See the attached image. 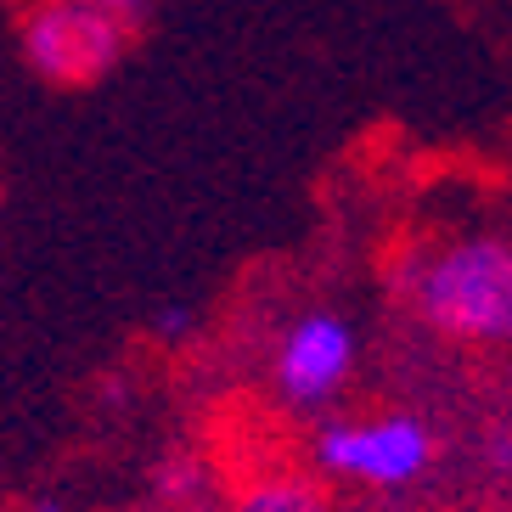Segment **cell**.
<instances>
[{"instance_id": "1", "label": "cell", "mask_w": 512, "mask_h": 512, "mask_svg": "<svg viewBox=\"0 0 512 512\" xmlns=\"http://www.w3.org/2000/svg\"><path fill=\"white\" fill-rule=\"evenodd\" d=\"M400 299L411 321L467 349L512 344V242L496 231H462V237L428 242L406 271Z\"/></svg>"}, {"instance_id": "2", "label": "cell", "mask_w": 512, "mask_h": 512, "mask_svg": "<svg viewBox=\"0 0 512 512\" xmlns=\"http://www.w3.org/2000/svg\"><path fill=\"white\" fill-rule=\"evenodd\" d=\"M439 462V434L417 411H366V417H327L310 434V467L332 484L394 496L428 479Z\"/></svg>"}, {"instance_id": "3", "label": "cell", "mask_w": 512, "mask_h": 512, "mask_svg": "<svg viewBox=\"0 0 512 512\" xmlns=\"http://www.w3.org/2000/svg\"><path fill=\"white\" fill-rule=\"evenodd\" d=\"M136 17L107 0H23L17 6V46L23 68L51 91H85L119 68L130 51Z\"/></svg>"}, {"instance_id": "4", "label": "cell", "mask_w": 512, "mask_h": 512, "mask_svg": "<svg viewBox=\"0 0 512 512\" xmlns=\"http://www.w3.org/2000/svg\"><path fill=\"white\" fill-rule=\"evenodd\" d=\"M361 366V332L344 310L332 304H310L282 327L271 349V389L287 411L316 417L338 394L349 389V377Z\"/></svg>"}, {"instance_id": "5", "label": "cell", "mask_w": 512, "mask_h": 512, "mask_svg": "<svg viewBox=\"0 0 512 512\" xmlns=\"http://www.w3.org/2000/svg\"><path fill=\"white\" fill-rule=\"evenodd\" d=\"M327 484L332 479L304 473V467H265L254 479H242L220 512H338Z\"/></svg>"}, {"instance_id": "6", "label": "cell", "mask_w": 512, "mask_h": 512, "mask_svg": "<svg viewBox=\"0 0 512 512\" xmlns=\"http://www.w3.org/2000/svg\"><path fill=\"white\" fill-rule=\"evenodd\" d=\"M203 496H209V473H203L192 456H169V467L158 473V501L192 512V507H209Z\"/></svg>"}, {"instance_id": "7", "label": "cell", "mask_w": 512, "mask_h": 512, "mask_svg": "<svg viewBox=\"0 0 512 512\" xmlns=\"http://www.w3.org/2000/svg\"><path fill=\"white\" fill-rule=\"evenodd\" d=\"M107 6H119V12H130V17H136V12H147L152 0H107Z\"/></svg>"}, {"instance_id": "8", "label": "cell", "mask_w": 512, "mask_h": 512, "mask_svg": "<svg viewBox=\"0 0 512 512\" xmlns=\"http://www.w3.org/2000/svg\"><path fill=\"white\" fill-rule=\"evenodd\" d=\"M192 512H214V507H192Z\"/></svg>"}]
</instances>
